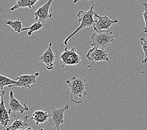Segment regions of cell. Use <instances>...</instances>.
<instances>
[{
	"label": "cell",
	"instance_id": "obj_2",
	"mask_svg": "<svg viewBox=\"0 0 147 130\" xmlns=\"http://www.w3.org/2000/svg\"><path fill=\"white\" fill-rule=\"evenodd\" d=\"M94 3H93V5L91 7L88 11H83V10H80L77 13V16L78 18V22L80 24L78 27L73 31V32L69 35V36L65 38L64 40V44L67 45L68 41L70 40L71 38L78 33L80 31L85 29L86 28L93 27L94 23H95L96 20H94V16L96 14H98L96 11H94Z\"/></svg>",
	"mask_w": 147,
	"mask_h": 130
},
{
	"label": "cell",
	"instance_id": "obj_12",
	"mask_svg": "<svg viewBox=\"0 0 147 130\" xmlns=\"http://www.w3.org/2000/svg\"><path fill=\"white\" fill-rule=\"evenodd\" d=\"M5 91L4 90L1 91V103H0V112H1V125L4 127L8 126L11 122V119L9 118V113L8 110H6L4 101V95Z\"/></svg>",
	"mask_w": 147,
	"mask_h": 130
},
{
	"label": "cell",
	"instance_id": "obj_4",
	"mask_svg": "<svg viewBox=\"0 0 147 130\" xmlns=\"http://www.w3.org/2000/svg\"><path fill=\"white\" fill-rule=\"evenodd\" d=\"M90 45L92 46L105 49L115 41L113 34L110 30L95 32L91 36Z\"/></svg>",
	"mask_w": 147,
	"mask_h": 130
},
{
	"label": "cell",
	"instance_id": "obj_22",
	"mask_svg": "<svg viewBox=\"0 0 147 130\" xmlns=\"http://www.w3.org/2000/svg\"><path fill=\"white\" fill-rule=\"evenodd\" d=\"M80 1H82V0H73V3H77L78 2H79ZM86 1H90V0H86Z\"/></svg>",
	"mask_w": 147,
	"mask_h": 130
},
{
	"label": "cell",
	"instance_id": "obj_19",
	"mask_svg": "<svg viewBox=\"0 0 147 130\" xmlns=\"http://www.w3.org/2000/svg\"><path fill=\"white\" fill-rule=\"evenodd\" d=\"M140 43L143 49V53H144V58L142 59V63L143 65H147V38L142 37L140 38Z\"/></svg>",
	"mask_w": 147,
	"mask_h": 130
},
{
	"label": "cell",
	"instance_id": "obj_15",
	"mask_svg": "<svg viewBox=\"0 0 147 130\" xmlns=\"http://www.w3.org/2000/svg\"><path fill=\"white\" fill-rule=\"evenodd\" d=\"M38 1L39 0H15V4L10 8V11H15V10L24 8L33 9Z\"/></svg>",
	"mask_w": 147,
	"mask_h": 130
},
{
	"label": "cell",
	"instance_id": "obj_24",
	"mask_svg": "<svg viewBox=\"0 0 147 130\" xmlns=\"http://www.w3.org/2000/svg\"><path fill=\"white\" fill-rule=\"evenodd\" d=\"M3 130H6V129H5V128H4V129H3Z\"/></svg>",
	"mask_w": 147,
	"mask_h": 130
},
{
	"label": "cell",
	"instance_id": "obj_18",
	"mask_svg": "<svg viewBox=\"0 0 147 130\" xmlns=\"http://www.w3.org/2000/svg\"><path fill=\"white\" fill-rule=\"evenodd\" d=\"M17 83V80L10 79L3 75H0V86H1V91L3 90V88L5 86L11 87L12 85H15Z\"/></svg>",
	"mask_w": 147,
	"mask_h": 130
},
{
	"label": "cell",
	"instance_id": "obj_17",
	"mask_svg": "<svg viewBox=\"0 0 147 130\" xmlns=\"http://www.w3.org/2000/svg\"><path fill=\"white\" fill-rule=\"evenodd\" d=\"M44 26V24L40 22V21H36V22L33 23L30 27L28 28H23L22 31H24L26 30H28V32L27 34L28 36H31V34H32L34 32H36V31H39L43 28Z\"/></svg>",
	"mask_w": 147,
	"mask_h": 130
},
{
	"label": "cell",
	"instance_id": "obj_9",
	"mask_svg": "<svg viewBox=\"0 0 147 130\" xmlns=\"http://www.w3.org/2000/svg\"><path fill=\"white\" fill-rule=\"evenodd\" d=\"M40 75V73L36 72L32 75H22L17 77L16 80L17 83L12 85V87L23 88H30L31 86L36 84L37 78Z\"/></svg>",
	"mask_w": 147,
	"mask_h": 130
},
{
	"label": "cell",
	"instance_id": "obj_11",
	"mask_svg": "<svg viewBox=\"0 0 147 130\" xmlns=\"http://www.w3.org/2000/svg\"><path fill=\"white\" fill-rule=\"evenodd\" d=\"M53 1V0H48L43 5L40 6L33 13L34 20L40 21L45 24L48 19L52 18V14L50 13V8Z\"/></svg>",
	"mask_w": 147,
	"mask_h": 130
},
{
	"label": "cell",
	"instance_id": "obj_6",
	"mask_svg": "<svg viewBox=\"0 0 147 130\" xmlns=\"http://www.w3.org/2000/svg\"><path fill=\"white\" fill-rule=\"evenodd\" d=\"M69 109L68 104L60 108H52L51 117L48 121L49 125L54 126L57 130H60V126L64 123L65 115Z\"/></svg>",
	"mask_w": 147,
	"mask_h": 130
},
{
	"label": "cell",
	"instance_id": "obj_14",
	"mask_svg": "<svg viewBox=\"0 0 147 130\" xmlns=\"http://www.w3.org/2000/svg\"><path fill=\"white\" fill-rule=\"evenodd\" d=\"M30 118V116H25L22 119H16L13 121V123L10 125L5 127L6 130H20L27 128L28 126V120Z\"/></svg>",
	"mask_w": 147,
	"mask_h": 130
},
{
	"label": "cell",
	"instance_id": "obj_23",
	"mask_svg": "<svg viewBox=\"0 0 147 130\" xmlns=\"http://www.w3.org/2000/svg\"><path fill=\"white\" fill-rule=\"evenodd\" d=\"M40 130H45V129H44L43 128H41V129H40Z\"/></svg>",
	"mask_w": 147,
	"mask_h": 130
},
{
	"label": "cell",
	"instance_id": "obj_3",
	"mask_svg": "<svg viewBox=\"0 0 147 130\" xmlns=\"http://www.w3.org/2000/svg\"><path fill=\"white\" fill-rule=\"evenodd\" d=\"M59 64L62 68L67 66H77L82 64V57L75 48H65L63 51L59 55Z\"/></svg>",
	"mask_w": 147,
	"mask_h": 130
},
{
	"label": "cell",
	"instance_id": "obj_5",
	"mask_svg": "<svg viewBox=\"0 0 147 130\" xmlns=\"http://www.w3.org/2000/svg\"><path fill=\"white\" fill-rule=\"evenodd\" d=\"M86 58L89 61L91 62L88 66V68H90L96 62L101 61H109L110 58L108 57V53L105 49L94 47L90 48L86 53Z\"/></svg>",
	"mask_w": 147,
	"mask_h": 130
},
{
	"label": "cell",
	"instance_id": "obj_7",
	"mask_svg": "<svg viewBox=\"0 0 147 130\" xmlns=\"http://www.w3.org/2000/svg\"><path fill=\"white\" fill-rule=\"evenodd\" d=\"M9 103L8 110L10 115H13L16 117L15 114L16 113H20L23 114L24 112L29 111V107L26 105V102L24 104H21L20 101L14 96V93L12 91H10L9 93Z\"/></svg>",
	"mask_w": 147,
	"mask_h": 130
},
{
	"label": "cell",
	"instance_id": "obj_16",
	"mask_svg": "<svg viewBox=\"0 0 147 130\" xmlns=\"http://www.w3.org/2000/svg\"><path fill=\"white\" fill-rule=\"evenodd\" d=\"M6 25L10 26L11 28L15 31V32L20 33L22 31L23 27H22V22L20 20H8L5 22Z\"/></svg>",
	"mask_w": 147,
	"mask_h": 130
},
{
	"label": "cell",
	"instance_id": "obj_1",
	"mask_svg": "<svg viewBox=\"0 0 147 130\" xmlns=\"http://www.w3.org/2000/svg\"><path fill=\"white\" fill-rule=\"evenodd\" d=\"M66 83L69 88L71 101L76 104H82V99L86 94L88 88L85 78L83 76L76 77L73 76L71 80H66Z\"/></svg>",
	"mask_w": 147,
	"mask_h": 130
},
{
	"label": "cell",
	"instance_id": "obj_21",
	"mask_svg": "<svg viewBox=\"0 0 147 130\" xmlns=\"http://www.w3.org/2000/svg\"><path fill=\"white\" fill-rule=\"evenodd\" d=\"M20 130H34V129L32 128H31V127H28L27 128L23 129H20Z\"/></svg>",
	"mask_w": 147,
	"mask_h": 130
},
{
	"label": "cell",
	"instance_id": "obj_20",
	"mask_svg": "<svg viewBox=\"0 0 147 130\" xmlns=\"http://www.w3.org/2000/svg\"><path fill=\"white\" fill-rule=\"evenodd\" d=\"M143 6L144 7V10H143V17L145 22V26L143 28V30H144V33L147 34V4L146 3H143Z\"/></svg>",
	"mask_w": 147,
	"mask_h": 130
},
{
	"label": "cell",
	"instance_id": "obj_8",
	"mask_svg": "<svg viewBox=\"0 0 147 130\" xmlns=\"http://www.w3.org/2000/svg\"><path fill=\"white\" fill-rule=\"evenodd\" d=\"M94 16L98 19L93 26V30L95 32H100L103 30H110L111 26L118 23V20L110 19L107 16H100L96 14Z\"/></svg>",
	"mask_w": 147,
	"mask_h": 130
},
{
	"label": "cell",
	"instance_id": "obj_10",
	"mask_svg": "<svg viewBox=\"0 0 147 130\" xmlns=\"http://www.w3.org/2000/svg\"><path fill=\"white\" fill-rule=\"evenodd\" d=\"M56 55L52 50V43H49L48 48L40 57V61L43 63L48 71L53 70L55 68Z\"/></svg>",
	"mask_w": 147,
	"mask_h": 130
},
{
	"label": "cell",
	"instance_id": "obj_13",
	"mask_svg": "<svg viewBox=\"0 0 147 130\" xmlns=\"http://www.w3.org/2000/svg\"><path fill=\"white\" fill-rule=\"evenodd\" d=\"M51 114L43 110H36L31 115V119L35 122L36 125L45 124L49 121Z\"/></svg>",
	"mask_w": 147,
	"mask_h": 130
}]
</instances>
